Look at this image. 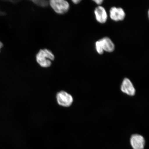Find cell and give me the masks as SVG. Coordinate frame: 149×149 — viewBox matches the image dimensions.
<instances>
[{
    "mask_svg": "<svg viewBox=\"0 0 149 149\" xmlns=\"http://www.w3.org/2000/svg\"><path fill=\"white\" fill-rule=\"evenodd\" d=\"M54 55L52 52L47 49L40 50L36 54V60L40 66L44 68H48L51 66L52 61L54 60Z\"/></svg>",
    "mask_w": 149,
    "mask_h": 149,
    "instance_id": "6da1fadb",
    "label": "cell"
},
{
    "mask_svg": "<svg viewBox=\"0 0 149 149\" xmlns=\"http://www.w3.org/2000/svg\"><path fill=\"white\" fill-rule=\"evenodd\" d=\"M49 4L53 10L59 14H64L68 12L70 9V4L65 0H51Z\"/></svg>",
    "mask_w": 149,
    "mask_h": 149,
    "instance_id": "7a4b0ae2",
    "label": "cell"
},
{
    "mask_svg": "<svg viewBox=\"0 0 149 149\" xmlns=\"http://www.w3.org/2000/svg\"><path fill=\"white\" fill-rule=\"evenodd\" d=\"M56 98L58 103L65 107H70L73 101L72 96L68 93L63 91L57 93Z\"/></svg>",
    "mask_w": 149,
    "mask_h": 149,
    "instance_id": "3957f363",
    "label": "cell"
},
{
    "mask_svg": "<svg viewBox=\"0 0 149 149\" xmlns=\"http://www.w3.org/2000/svg\"><path fill=\"white\" fill-rule=\"evenodd\" d=\"M110 17L115 22L122 21L125 17L126 14L124 9L120 7H113L109 11Z\"/></svg>",
    "mask_w": 149,
    "mask_h": 149,
    "instance_id": "277c9868",
    "label": "cell"
},
{
    "mask_svg": "<svg viewBox=\"0 0 149 149\" xmlns=\"http://www.w3.org/2000/svg\"><path fill=\"white\" fill-rule=\"evenodd\" d=\"M94 14L97 21L98 23L104 24L107 22L108 15L105 8L101 6H98L94 10Z\"/></svg>",
    "mask_w": 149,
    "mask_h": 149,
    "instance_id": "5b68a950",
    "label": "cell"
},
{
    "mask_svg": "<svg viewBox=\"0 0 149 149\" xmlns=\"http://www.w3.org/2000/svg\"><path fill=\"white\" fill-rule=\"evenodd\" d=\"M130 141L132 148L134 149H144L145 140L142 136L133 135L132 136Z\"/></svg>",
    "mask_w": 149,
    "mask_h": 149,
    "instance_id": "8992f818",
    "label": "cell"
},
{
    "mask_svg": "<svg viewBox=\"0 0 149 149\" xmlns=\"http://www.w3.org/2000/svg\"><path fill=\"white\" fill-rule=\"evenodd\" d=\"M121 91L130 96L135 94V89L130 80L127 78L125 79L123 81L121 87Z\"/></svg>",
    "mask_w": 149,
    "mask_h": 149,
    "instance_id": "52a82bcc",
    "label": "cell"
},
{
    "mask_svg": "<svg viewBox=\"0 0 149 149\" xmlns=\"http://www.w3.org/2000/svg\"><path fill=\"white\" fill-rule=\"evenodd\" d=\"M98 40L104 52L111 53L114 51L115 45L109 37H104Z\"/></svg>",
    "mask_w": 149,
    "mask_h": 149,
    "instance_id": "ba28073f",
    "label": "cell"
},
{
    "mask_svg": "<svg viewBox=\"0 0 149 149\" xmlns=\"http://www.w3.org/2000/svg\"><path fill=\"white\" fill-rule=\"evenodd\" d=\"M32 2L35 5L43 7H47L49 4V2L45 0H34Z\"/></svg>",
    "mask_w": 149,
    "mask_h": 149,
    "instance_id": "9c48e42d",
    "label": "cell"
},
{
    "mask_svg": "<svg viewBox=\"0 0 149 149\" xmlns=\"http://www.w3.org/2000/svg\"><path fill=\"white\" fill-rule=\"evenodd\" d=\"M95 48L97 53L99 54L102 55L103 54L104 52L103 49L100 45V42L99 40L95 42Z\"/></svg>",
    "mask_w": 149,
    "mask_h": 149,
    "instance_id": "30bf717a",
    "label": "cell"
},
{
    "mask_svg": "<svg viewBox=\"0 0 149 149\" xmlns=\"http://www.w3.org/2000/svg\"><path fill=\"white\" fill-rule=\"evenodd\" d=\"M94 1L95 3H96V4L100 6V5L102 4V3L103 2V1H102V0H96V1Z\"/></svg>",
    "mask_w": 149,
    "mask_h": 149,
    "instance_id": "8fae6325",
    "label": "cell"
},
{
    "mask_svg": "<svg viewBox=\"0 0 149 149\" xmlns=\"http://www.w3.org/2000/svg\"><path fill=\"white\" fill-rule=\"evenodd\" d=\"M81 1H80V0H73L72 1V3L75 4H78V3L81 2Z\"/></svg>",
    "mask_w": 149,
    "mask_h": 149,
    "instance_id": "7c38bea8",
    "label": "cell"
},
{
    "mask_svg": "<svg viewBox=\"0 0 149 149\" xmlns=\"http://www.w3.org/2000/svg\"><path fill=\"white\" fill-rule=\"evenodd\" d=\"M3 44L1 41H0V52H1V48L3 47Z\"/></svg>",
    "mask_w": 149,
    "mask_h": 149,
    "instance_id": "4fadbf2b",
    "label": "cell"
},
{
    "mask_svg": "<svg viewBox=\"0 0 149 149\" xmlns=\"http://www.w3.org/2000/svg\"><path fill=\"white\" fill-rule=\"evenodd\" d=\"M148 17L149 19V10H148Z\"/></svg>",
    "mask_w": 149,
    "mask_h": 149,
    "instance_id": "5bb4252c",
    "label": "cell"
}]
</instances>
